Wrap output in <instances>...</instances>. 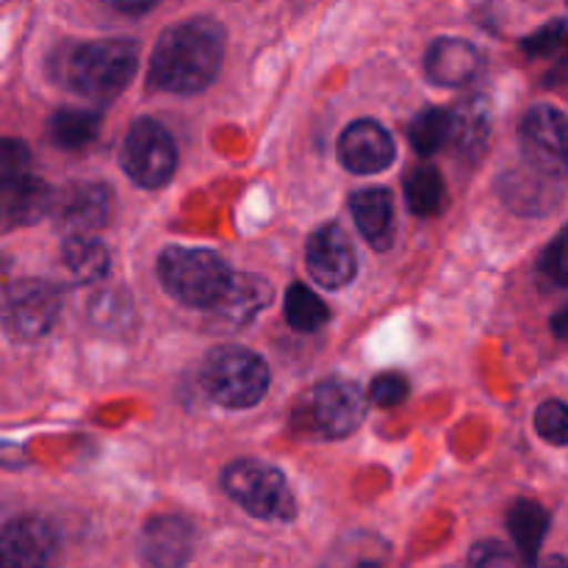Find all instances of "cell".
I'll list each match as a JSON object with an SVG mask.
<instances>
[{
    "instance_id": "17",
    "label": "cell",
    "mask_w": 568,
    "mask_h": 568,
    "mask_svg": "<svg viewBox=\"0 0 568 568\" xmlns=\"http://www.w3.org/2000/svg\"><path fill=\"white\" fill-rule=\"evenodd\" d=\"M449 120H453V139H449V150H455L458 159L477 161L486 150L488 139H491V114H488V103L480 94L458 100L449 109Z\"/></svg>"
},
{
    "instance_id": "1",
    "label": "cell",
    "mask_w": 568,
    "mask_h": 568,
    "mask_svg": "<svg viewBox=\"0 0 568 568\" xmlns=\"http://www.w3.org/2000/svg\"><path fill=\"white\" fill-rule=\"evenodd\" d=\"M225 59V28L211 17L170 26L150 55V87L172 94L203 92Z\"/></svg>"
},
{
    "instance_id": "6",
    "label": "cell",
    "mask_w": 568,
    "mask_h": 568,
    "mask_svg": "<svg viewBox=\"0 0 568 568\" xmlns=\"http://www.w3.org/2000/svg\"><path fill=\"white\" fill-rule=\"evenodd\" d=\"M222 488L261 521H292L297 503L281 469L261 460H233L222 471Z\"/></svg>"
},
{
    "instance_id": "23",
    "label": "cell",
    "mask_w": 568,
    "mask_h": 568,
    "mask_svg": "<svg viewBox=\"0 0 568 568\" xmlns=\"http://www.w3.org/2000/svg\"><path fill=\"white\" fill-rule=\"evenodd\" d=\"M100 133V111L59 109L50 116V139L61 150H83Z\"/></svg>"
},
{
    "instance_id": "33",
    "label": "cell",
    "mask_w": 568,
    "mask_h": 568,
    "mask_svg": "<svg viewBox=\"0 0 568 568\" xmlns=\"http://www.w3.org/2000/svg\"><path fill=\"white\" fill-rule=\"evenodd\" d=\"M105 9L116 11V14H128V17H139V14H148L159 0H100Z\"/></svg>"
},
{
    "instance_id": "16",
    "label": "cell",
    "mask_w": 568,
    "mask_h": 568,
    "mask_svg": "<svg viewBox=\"0 0 568 568\" xmlns=\"http://www.w3.org/2000/svg\"><path fill=\"white\" fill-rule=\"evenodd\" d=\"M272 300V286L270 281L258 275H244V272H233L231 286H227L225 297L216 303L214 311H209L214 316L216 325L222 327H244L261 314V311L270 305Z\"/></svg>"
},
{
    "instance_id": "31",
    "label": "cell",
    "mask_w": 568,
    "mask_h": 568,
    "mask_svg": "<svg viewBox=\"0 0 568 568\" xmlns=\"http://www.w3.org/2000/svg\"><path fill=\"white\" fill-rule=\"evenodd\" d=\"M405 397H408V381H405L399 372L377 375L369 388V399L377 405V408H394V405L405 403Z\"/></svg>"
},
{
    "instance_id": "5",
    "label": "cell",
    "mask_w": 568,
    "mask_h": 568,
    "mask_svg": "<svg viewBox=\"0 0 568 568\" xmlns=\"http://www.w3.org/2000/svg\"><path fill=\"white\" fill-rule=\"evenodd\" d=\"M366 394L344 377H327L303 394L294 405V427L314 438H344L361 427L366 416Z\"/></svg>"
},
{
    "instance_id": "9",
    "label": "cell",
    "mask_w": 568,
    "mask_h": 568,
    "mask_svg": "<svg viewBox=\"0 0 568 568\" xmlns=\"http://www.w3.org/2000/svg\"><path fill=\"white\" fill-rule=\"evenodd\" d=\"M527 164L549 178H568V116L552 105H532L521 120Z\"/></svg>"
},
{
    "instance_id": "21",
    "label": "cell",
    "mask_w": 568,
    "mask_h": 568,
    "mask_svg": "<svg viewBox=\"0 0 568 568\" xmlns=\"http://www.w3.org/2000/svg\"><path fill=\"white\" fill-rule=\"evenodd\" d=\"M508 530L514 536L516 552L525 558V564H536L541 544L549 530V510L532 499H516L508 510Z\"/></svg>"
},
{
    "instance_id": "27",
    "label": "cell",
    "mask_w": 568,
    "mask_h": 568,
    "mask_svg": "<svg viewBox=\"0 0 568 568\" xmlns=\"http://www.w3.org/2000/svg\"><path fill=\"white\" fill-rule=\"evenodd\" d=\"M536 430L544 442L568 447V405L560 399H547L536 410Z\"/></svg>"
},
{
    "instance_id": "34",
    "label": "cell",
    "mask_w": 568,
    "mask_h": 568,
    "mask_svg": "<svg viewBox=\"0 0 568 568\" xmlns=\"http://www.w3.org/2000/svg\"><path fill=\"white\" fill-rule=\"evenodd\" d=\"M552 333L558 338H564V342H568V305L560 314L552 316Z\"/></svg>"
},
{
    "instance_id": "4",
    "label": "cell",
    "mask_w": 568,
    "mask_h": 568,
    "mask_svg": "<svg viewBox=\"0 0 568 568\" xmlns=\"http://www.w3.org/2000/svg\"><path fill=\"white\" fill-rule=\"evenodd\" d=\"M200 386L222 408H253L266 397L270 369L253 349L216 347L200 366Z\"/></svg>"
},
{
    "instance_id": "3",
    "label": "cell",
    "mask_w": 568,
    "mask_h": 568,
    "mask_svg": "<svg viewBox=\"0 0 568 568\" xmlns=\"http://www.w3.org/2000/svg\"><path fill=\"white\" fill-rule=\"evenodd\" d=\"M159 277L166 292L186 308L214 311L231 286L233 272L211 250L166 247L159 255Z\"/></svg>"
},
{
    "instance_id": "15",
    "label": "cell",
    "mask_w": 568,
    "mask_h": 568,
    "mask_svg": "<svg viewBox=\"0 0 568 568\" xmlns=\"http://www.w3.org/2000/svg\"><path fill=\"white\" fill-rule=\"evenodd\" d=\"M480 67V50L471 42H466V39H436L425 53V72L433 83H438V87H466V83L475 81Z\"/></svg>"
},
{
    "instance_id": "35",
    "label": "cell",
    "mask_w": 568,
    "mask_h": 568,
    "mask_svg": "<svg viewBox=\"0 0 568 568\" xmlns=\"http://www.w3.org/2000/svg\"><path fill=\"white\" fill-rule=\"evenodd\" d=\"M544 568H568V560L566 558H552V560H547V566Z\"/></svg>"
},
{
    "instance_id": "26",
    "label": "cell",
    "mask_w": 568,
    "mask_h": 568,
    "mask_svg": "<svg viewBox=\"0 0 568 568\" xmlns=\"http://www.w3.org/2000/svg\"><path fill=\"white\" fill-rule=\"evenodd\" d=\"M286 322L294 327L297 333H314L320 331L322 325H327L331 320V311L327 305L311 292L305 283H292L286 292Z\"/></svg>"
},
{
    "instance_id": "11",
    "label": "cell",
    "mask_w": 568,
    "mask_h": 568,
    "mask_svg": "<svg viewBox=\"0 0 568 568\" xmlns=\"http://www.w3.org/2000/svg\"><path fill=\"white\" fill-rule=\"evenodd\" d=\"M308 272L320 286L342 288L358 272V258L349 244V236L338 225H325L311 233L308 247H305Z\"/></svg>"
},
{
    "instance_id": "22",
    "label": "cell",
    "mask_w": 568,
    "mask_h": 568,
    "mask_svg": "<svg viewBox=\"0 0 568 568\" xmlns=\"http://www.w3.org/2000/svg\"><path fill=\"white\" fill-rule=\"evenodd\" d=\"M61 266L72 283H98L109 272V250L94 236L64 239Z\"/></svg>"
},
{
    "instance_id": "18",
    "label": "cell",
    "mask_w": 568,
    "mask_h": 568,
    "mask_svg": "<svg viewBox=\"0 0 568 568\" xmlns=\"http://www.w3.org/2000/svg\"><path fill=\"white\" fill-rule=\"evenodd\" d=\"M361 236L375 250H388L394 242V200L386 189H361L349 200Z\"/></svg>"
},
{
    "instance_id": "13",
    "label": "cell",
    "mask_w": 568,
    "mask_h": 568,
    "mask_svg": "<svg viewBox=\"0 0 568 568\" xmlns=\"http://www.w3.org/2000/svg\"><path fill=\"white\" fill-rule=\"evenodd\" d=\"M55 558V532L37 516H20L3 527L0 564L3 568H48Z\"/></svg>"
},
{
    "instance_id": "28",
    "label": "cell",
    "mask_w": 568,
    "mask_h": 568,
    "mask_svg": "<svg viewBox=\"0 0 568 568\" xmlns=\"http://www.w3.org/2000/svg\"><path fill=\"white\" fill-rule=\"evenodd\" d=\"M541 272L549 283L568 288V225L552 239L541 255Z\"/></svg>"
},
{
    "instance_id": "19",
    "label": "cell",
    "mask_w": 568,
    "mask_h": 568,
    "mask_svg": "<svg viewBox=\"0 0 568 568\" xmlns=\"http://www.w3.org/2000/svg\"><path fill=\"white\" fill-rule=\"evenodd\" d=\"M87 322L92 333L98 336L120 342L133 333L136 325V305H133L131 294L122 288H100L87 305Z\"/></svg>"
},
{
    "instance_id": "20",
    "label": "cell",
    "mask_w": 568,
    "mask_h": 568,
    "mask_svg": "<svg viewBox=\"0 0 568 568\" xmlns=\"http://www.w3.org/2000/svg\"><path fill=\"white\" fill-rule=\"evenodd\" d=\"M0 192H3L6 227L33 225V222H39L44 214L53 211L55 192L33 175L14 183H0Z\"/></svg>"
},
{
    "instance_id": "12",
    "label": "cell",
    "mask_w": 568,
    "mask_h": 568,
    "mask_svg": "<svg viewBox=\"0 0 568 568\" xmlns=\"http://www.w3.org/2000/svg\"><path fill=\"white\" fill-rule=\"evenodd\" d=\"M394 139L381 122L358 120L338 139V161L355 175H377L394 164Z\"/></svg>"
},
{
    "instance_id": "25",
    "label": "cell",
    "mask_w": 568,
    "mask_h": 568,
    "mask_svg": "<svg viewBox=\"0 0 568 568\" xmlns=\"http://www.w3.org/2000/svg\"><path fill=\"white\" fill-rule=\"evenodd\" d=\"M408 139L419 155H436L444 148H449L453 139V120H449V109H425L416 114L410 122Z\"/></svg>"
},
{
    "instance_id": "10",
    "label": "cell",
    "mask_w": 568,
    "mask_h": 568,
    "mask_svg": "<svg viewBox=\"0 0 568 568\" xmlns=\"http://www.w3.org/2000/svg\"><path fill=\"white\" fill-rule=\"evenodd\" d=\"M111 211V194L103 183L75 181L59 189L53 197V216L55 231L64 239L92 236L94 231L105 227Z\"/></svg>"
},
{
    "instance_id": "8",
    "label": "cell",
    "mask_w": 568,
    "mask_h": 568,
    "mask_svg": "<svg viewBox=\"0 0 568 568\" xmlns=\"http://www.w3.org/2000/svg\"><path fill=\"white\" fill-rule=\"evenodd\" d=\"M59 311V288L39 277H28L6 288L3 327L14 342H39L53 331Z\"/></svg>"
},
{
    "instance_id": "32",
    "label": "cell",
    "mask_w": 568,
    "mask_h": 568,
    "mask_svg": "<svg viewBox=\"0 0 568 568\" xmlns=\"http://www.w3.org/2000/svg\"><path fill=\"white\" fill-rule=\"evenodd\" d=\"M564 33H566V22H552V26L541 28V31H536L532 37H527L525 50L530 55L552 53V50L564 42Z\"/></svg>"
},
{
    "instance_id": "29",
    "label": "cell",
    "mask_w": 568,
    "mask_h": 568,
    "mask_svg": "<svg viewBox=\"0 0 568 568\" xmlns=\"http://www.w3.org/2000/svg\"><path fill=\"white\" fill-rule=\"evenodd\" d=\"M469 568H521V560L508 544L483 541L471 549Z\"/></svg>"
},
{
    "instance_id": "30",
    "label": "cell",
    "mask_w": 568,
    "mask_h": 568,
    "mask_svg": "<svg viewBox=\"0 0 568 568\" xmlns=\"http://www.w3.org/2000/svg\"><path fill=\"white\" fill-rule=\"evenodd\" d=\"M31 175V155L28 148L17 139H6L0 153V183H14Z\"/></svg>"
},
{
    "instance_id": "24",
    "label": "cell",
    "mask_w": 568,
    "mask_h": 568,
    "mask_svg": "<svg viewBox=\"0 0 568 568\" xmlns=\"http://www.w3.org/2000/svg\"><path fill=\"white\" fill-rule=\"evenodd\" d=\"M444 194H447V186L436 166H414L405 178V200L416 216H436L444 209Z\"/></svg>"
},
{
    "instance_id": "14",
    "label": "cell",
    "mask_w": 568,
    "mask_h": 568,
    "mask_svg": "<svg viewBox=\"0 0 568 568\" xmlns=\"http://www.w3.org/2000/svg\"><path fill=\"white\" fill-rule=\"evenodd\" d=\"M194 552V530L183 516H155L144 525L139 555L148 568H183Z\"/></svg>"
},
{
    "instance_id": "7",
    "label": "cell",
    "mask_w": 568,
    "mask_h": 568,
    "mask_svg": "<svg viewBox=\"0 0 568 568\" xmlns=\"http://www.w3.org/2000/svg\"><path fill=\"white\" fill-rule=\"evenodd\" d=\"M178 150L170 131L155 120H136L122 142V166L128 178L142 189H159L172 178Z\"/></svg>"
},
{
    "instance_id": "2",
    "label": "cell",
    "mask_w": 568,
    "mask_h": 568,
    "mask_svg": "<svg viewBox=\"0 0 568 568\" xmlns=\"http://www.w3.org/2000/svg\"><path fill=\"white\" fill-rule=\"evenodd\" d=\"M139 48L131 39L67 44L53 59V78L89 100H114L136 72Z\"/></svg>"
}]
</instances>
